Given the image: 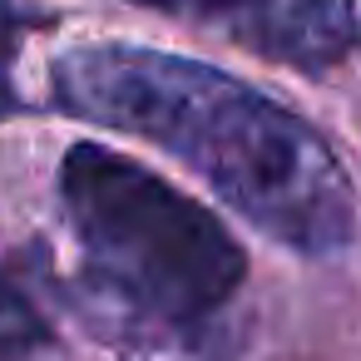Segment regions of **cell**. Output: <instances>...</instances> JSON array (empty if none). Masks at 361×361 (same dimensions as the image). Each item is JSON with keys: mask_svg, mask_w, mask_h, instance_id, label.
<instances>
[{"mask_svg": "<svg viewBox=\"0 0 361 361\" xmlns=\"http://www.w3.org/2000/svg\"><path fill=\"white\" fill-rule=\"evenodd\" d=\"M60 109L149 139L292 252L331 257L356 233V193L326 149L252 85L139 45H80L55 60Z\"/></svg>", "mask_w": 361, "mask_h": 361, "instance_id": "6da1fadb", "label": "cell"}, {"mask_svg": "<svg viewBox=\"0 0 361 361\" xmlns=\"http://www.w3.org/2000/svg\"><path fill=\"white\" fill-rule=\"evenodd\" d=\"M60 203L90 277L149 322L193 326L247 277L243 247L203 203L104 144L65 154Z\"/></svg>", "mask_w": 361, "mask_h": 361, "instance_id": "7a4b0ae2", "label": "cell"}, {"mask_svg": "<svg viewBox=\"0 0 361 361\" xmlns=\"http://www.w3.org/2000/svg\"><path fill=\"white\" fill-rule=\"evenodd\" d=\"M134 6L213 25L252 55L312 75L356 45V16L346 0H134Z\"/></svg>", "mask_w": 361, "mask_h": 361, "instance_id": "3957f363", "label": "cell"}, {"mask_svg": "<svg viewBox=\"0 0 361 361\" xmlns=\"http://www.w3.org/2000/svg\"><path fill=\"white\" fill-rule=\"evenodd\" d=\"M0 361H55V326L11 257H0Z\"/></svg>", "mask_w": 361, "mask_h": 361, "instance_id": "277c9868", "label": "cell"}, {"mask_svg": "<svg viewBox=\"0 0 361 361\" xmlns=\"http://www.w3.org/2000/svg\"><path fill=\"white\" fill-rule=\"evenodd\" d=\"M25 35V16H16L6 0H0V114H16V90H11V65H16V45Z\"/></svg>", "mask_w": 361, "mask_h": 361, "instance_id": "5b68a950", "label": "cell"}]
</instances>
